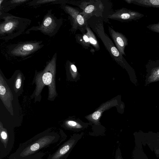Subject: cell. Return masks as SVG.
Returning a JSON list of instances; mask_svg holds the SVG:
<instances>
[{
  "mask_svg": "<svg viewBox=\"0 0 159 159\" xmlns=\"http://www.w3.org/2000/svg\"><path fill=\"white\" fill-rule=\"evenodd\" d=\"M144 15L137 11L123 8L114 14L108 16V18L125 21L136 20L142 18Z\"/></svg>",
  "mask_w": 159,
  "mask_h": 159,
  "instance_id": "obj_1",
  "label": "cell"
},
{
  "mask_svg": "<svg viewBox=\"0 0 159 159\" xmlns=\"http://www.w3.org/2000/svg\"><path fill=\"white\" fill-rule=\"evenodd\" d=\"M53 139L52 138L47 136L41 138L23 149L20 156V157H25L31 154L43 147L51 143Z\"/></svg>",
  "mask_w": 159,
  "mask_h": 159,
  "instance_id": "obj_2",
  "label": "cell"
},
{
  "mask_svg": "<svg viewBox=\"0 0 159 159\" xmlns=\"http://www.w3.org/2000/svg\"><path fill=\"white\" fill-rule=\"evenodd\" d=\"M0 96L4 105L9 109L11 106L13 95L9 88L1 75L0 77Z\"/></svg>",
  "mask_w": 159,
  "mask_h": 159,
  "instance_id": "obj_3",
  "label": "cell"
},
{
  "mask_svg": "<svg viewBox=\"0 0 159 159\" xmlns=\"http://www.w3.org/2000/svg\"><path fill=\"white\" fill-rule=\"evenodd\" d=\"M109 30L110 35L121 55H125V47L128 44V39L122 34L115 31L109 27Z\"/></svg>",
  "mask_w": 159,
  "mask_h": 159,
  "instance_id": "obj_4",
  "label": "cell"
},
{
  "mask_svg": "<svg viewBox=\"0 0 159 159\" xmlns=\"http://www.w3.org/2000/svg\"><path fill=\"white\" fill-rule=\"evenodd\" d=\"M75 142L74 139L69 140L50 157L49 159H60L69 151Z\"/></svg>",
  "mask_w": 159,
  "mask_h": 159,
  "instance_id": "obj_5",
  "label": "cell"
},
{
  "mask_svg": "<svg viewBox=\"0 0 159 159\" xmlns=\"http://www.w3.org/2000/svg\"><path fill=\"white\" fill-rule=\"evenodd\" d=\"M67 11L73 19L74 23L77 25L81 26L85 24V18L78 10L72 7H66Z\"/></svg>",
  "mask_w": 159,
  "mask_h": 159,
  "instance_id": "obj_6",
  "label": "cell"
},
{
  "mask_svg": "<svg viewBox=\"0 0 159 159\" xmlns=\"http://www.w3.org/2000/svg\"><path fill=\"white\" fill-rule=\"evenodd\" d=\"M128 3H132L141 7L159 8V0H127Z\"/></svg>",
  "mask_w": 159,
  "mask_h": 159,
  "instance_id": "obj_7",
  "label": "cell"
},
{
  "mask_svg": "<svg viewBox=\"0 0 159 159\" xmlns=\"http://www.w3.org/2000/svg\"><path fill=\"white\" fill-rule=\"evenodd\" d=\"M54 72V65L52 64H49L45 69L42 76V81L44 84L49 86L52 83Z\"/></svg>",
  "mask_w": 159,
  "mask_h": 159,
  "instance_id": "obj_8",
  "label": "cell"
},
{
  "mask_svg": "<svg viewBox=\"0 0 159 159\" xmlns=\"http://www.w3.org/2000/svg\"><path fill=\"white\" fill-rule=\"evenodd\" d=\"M37 47V45L35 44H25L15 49L13 53L17 55L25 54L35 49Z\"/></svg>",
  "mask_w": 159,
  "mask_h": 159,
  "instance_id": "obj_9",
  "label": "cell"
},
{
  "mask_svg": "<svg viewBox=\"0 0 159 159\" xmlns=\"http://www.w3.org/2000/svg\"><path fill=\"white\" fill-rule=\"evenodd\" d=\"M86 29L87 31L86 33L89 37V43L92 45L97 50L99 48V44L94 34L90 29L88 27H86Z\"/></svg>",
  "mask_w": 159,
  "mask_h": 159,
  "instance_id": "obj_10",
  "label": "cell"
},
{
  "mask_svg": "<svg viewBox=\"0 0 159 159\" xmlns=\"http://www.w3.org/2000/svg\"><path fill=\"white\" fill-rule=\"evenodd\" d=\"M1 122L0 123V140L1 142L6 147L8 141V136L7 130L3 128Z\"/></svg>",
  "mask_w": 159,
  "mask_h": 159,
  "instance_id": "obj_11",
  "label": "cell"
},
{
  "mask_svg": "<svg viewBox=\"0 0 159 159\" xmlns=\"http://www.w3.org/2000/svg\"><path fill=\"white\" fill-rule=\"evenodd\" d=\"M88 5H86L83 10V13L84 15H91L95 9V6L92 4L88 3Z\"/></svg>",
  "mask_w": 159,
  "mask_h": 159,
  "instance_id": "obj_12",
  "label": "cell"
},
{
  "mask_svg": "<svg viewBox=\"0 0 159 159\" xmlns=\"http://www.w3.org/2000/svg\"><path fill=\"white\" fill-rule=\"evenodd\" d=\"M147 27L154 32L159 33V22L149 25L147 26Z\"/></svg>",
  "mask_w": 159,
  "mask_h": 159,
  "instance_id": "obj_13",
  "label": "cell"
},
{
  "mask_svg": "<svg viewBox=\"0 0 159 159\" xmlns=\"http://www.w3.org/2000/svg\"><path fill=\"white\" fill-rule=\"evenodd\" d=\"M81 39L82 40H81V41L82 44L88 46L89 44V39L87 33L82 36Z\"/></svg>",
  "mask_w": 159,
  "mask_h": 159,
  "instance_id": "obj_14",
  "label": "cell"
},
{
  "mask_svg": "<svg viewBox=\"0 0 159 159\" xmlns=\"http://www.w3.org/2000/svg\"><path fill=\"white\" fill-rule=\"evenodd\" d=\"M21 77L20 75L17 76L15 82V87L16 89L20 88L21 84Z\"/></svg>",
  "mask_w": 159,
  "mask_h": 159,
  "instance_id": "obj_15",
  "label": "cell"
},
{
  "mask_svg": "<svg viewBox=\"0 0 159 159\" xmlns=\"http://www.w3.org/2000/svg\"><path fill=\"white\" fill-rule=\"evenodd\" d=\"M111 54L114 57H118L120 55L121 56L117 48L114 46H112L111 47Z\"/></svg>",
  "mask_w": 159,
  "mask_h": 159,
  "instance_id": "obj_16",
  "label": "cell"
},
{
  "mask_svg": "<svg viewBox=\"0 0 159 159\" xmlns=\"http://www.w3.org/2000/svg\"><path fill=\"white\" fill-rule=\"evenodd\" d=\"M52 19L50 17H48L46 18L43 22V25L47 27L49 26L52 23Z\"/></svg>",
  "mask_w": 159,
  "mask_h": 159,
  "instance_id": "obj_17",
  "label": "cell"
},
{
  "mask_svg": "<svg viewBox=\"0 0 159 159\" xmlns=\"http://www.w3.org/2000/svg\"><path fill=\"white\" fill-rule=\"evenodd\" d=\"M67 124L70 126L75 127L76 128H80L81 126L76 122L73 121H69L67 122Z\"/></svg>",
  "mask_w": 159,
  "mask_h": 159,
  "instance_id": "obj_18",
  "label": "cell"
},
{
  "mask_svg": "<svg viewBox=\"0 0 159 159\" xmlns=\"http://www.w3.org/2000/svg\"><path fill=\"white\" fill-rule=\"evenodd\" d=\"M13 26V24L11 22H9L5 24L4 26V30L5 31H8L11 30Z\"/></svg>",
  "mask_w": 159,
  "mask_h": 159,
  "instance_id": "obj_19",
  "label": "cell"
},
{
  "mask_svg": "<svg viewBox=\"0 0 159 159\" xmlns=\"http://www.w3.org/2000/svg\"><path fill=\"white\" fill-rule=\"evenodd\" d=\"M100 116V113L98 111L94 113L92 115V117L94 119L96 120L98 119Z\"/></svg>",
  "mask_w": 159,
  "mask_h": 159,
  "instance_id": "obj_20",
  "label": "cell"
},
{
  "mask_svg": "<svg viewBox=\"0 0 159 159\" xmlns=\"http://www.w3.org/2000/svg\"><path fill=\"white\" fill-rule=\"evenodd\" d=\"M70 68L71 70L72 71L75 72H77V68L76 66L74 64H71L70 66Z\"/></svg>",
  "mask_w": 159,
  "mask_h": 159,
  "instance_id": "obj_21",
  "label": "cell"
},
{
  "mask_svg": "<svg viewBox=\"0 0 159 159\" xmlns=\"http://www.w3.org/2000/svg\"><path fill=\"white\" fill-rule=\"evenodd\" d=\"M25 0H13L12 1V3H19V2H25Z\"/></svg>",
  "mask_w": 159,
  "mask_h": 159,
  "instance_id": "obj_22",
  "label": "cell"
},
{
  "mask_svg": "<svg viewBox=\"0 0 159 159\" xmlns=\"http://www.w3.org/2000/svg\"><path fill=\"white\" fill-rule=\"evenodd\" d=\"M54 0H45V1H39L38 2H39V3H42V2H52Z\"/></svg>",
  "mask_w": 159,
  "mask_h": 159,
  "instance_id": "obj_23",
  "label": "cell"
},
{
  "mask_svg": "<svg viewBox=\"0 0 159 159\" xmlns=\"http://www.w3.org/2000/svg\"><path fill=\"white\" fill-rule=\"evenodd\" d=\"M116 159H122L121 157L118 156L116 158Z\"/></svg>",
  "mask_w": 159,
  "mask_h": 159,
  "instance_id": "obj_24",
  "label": "cell"
},
{
  "mask_svg": "<svg viewBox=\"0 0 159 159\" xmlns=\"http://www.w3.org/2000/svg\"><path fill=\"white\" fill-rule=\"evenodd\" d=\"M157 74L159 75V69L157 70Z\"/></svg>",
  "mask_w": 159,
  "mask_h": 159,
  "instance_id": "obj_25",
  "label": "cell"
},
{
  "mask_svg": "<svg viewBox=\"0 0 159 159\" xmlns=\"http://www.w3.org/2000/svg\"><path fill=\"white\" fill-rule=\"evenodd\" d=\"M40 159V158H36V159Z\"/></svg>",
  "mask_w": 159,
  "mask_h": 159,
  "instance_id": "obj_26",
  "label": "cell"
}]
</instances>
